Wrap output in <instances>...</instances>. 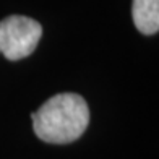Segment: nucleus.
<instances>
[{"label":"nucleus","mask_w":159,"mask_h":159,"mask_svg":"<svg viewBox=\"0 0 159 159\" xmlns=\"http://www.w3.org/2000/svg\"><path fill=\"white\" fill-rule=\"evenodd\" d=\"M132 16L140 33L156 34L159 30V0H133Z\"/></svg>","instance_id":"obj_3"},{"label":"nucleus","mask_w":159,"mask_h":159,"mask_svg":"<svg viewBox=\"0 0 159 159\" xmlns=\"http://www.w3.org/2000/svg\"><path fill=\"white\" fill-rule=\"evenodd\" d=\"M33 128L46 143L67 144L78 140L89 124L86 101L75 93H62L47 99L31 114Z\"/></svg>","instance_id":"obj_1"},{"label":"nucleus","mask_w":159,"mask_h":159,"mask_svg":"<svg viewBox=\"0 0 159 159\" xmlns=\"http://www.w3.org/2000/svg\"><path fill=\"white\" fill-rule=\"evenodd\" d=\"M42 36V26L28 16H7L0 21V54L8 60L31 55Z\"/></svg>","instance_id":"obj_2"}]
</instances>
